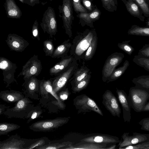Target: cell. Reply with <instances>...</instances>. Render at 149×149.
Here are the masks:
<instances>
[{"label": "cell", "instance_id": "680465c9", "mask_svg": "<svg viewBox=\"0 0 149 149\" xmlns=\"http://www.w3.org/2000/svg\"><path fill=\"white\" fill-rule=\"evenodd\" d=\"M91 1H93V0H90Z\"/></svg>", "mask_w": 149, "mask_h": 149}, {"label": "cell", "instance_id": "7402d4cb", "mask_svg": "<svg viewBox=\"0 0 149 149\" xmlns=\"http://www.w3.org/2000/svg\"><path fill=\"white\" fill-rule=\"evenodd\" d=\"M90 69L84 65L77 68L69 80L72 89L79 82L83 80L88 74Z\"/></svg>", "mask_w": 149, "mask_h": 149}, {"label": "cell", "instance_id": "4316f807", "mask_svg": "<svg viewBox=\"0 0 149 149\" xmlns=\"http://www.w3.org/2000/svg\"><path fill=\"white\" fill-rule=\"evenodd\" d=\"M108 145L81 142L75 145L72 144L65 149H106Z\"/></svg>", "mask_w": 149, "mask_h": 149}, {"label": "cell", "instance_id": "6f0895ef", "mask_svg": "<svg viewBox=\"0 0 149 149\" xmlns=\"http://www.w3.org/2000/svg\"><path fill=\"white\" fill-rule=\"evenodd\" d=\"M50 1H52L53 0H49Z\"/></svg>", "mask_w": 149, "mask_h": 149}, {"label": "cell", "instance_id": "1f68e13d", "mask_svg": "<svg viewBox=\"0 0 149 149\" xmlns=\"http://www.w3.org/2000/svg\"><path fill=\"white\" fill-rule=\"evenodd\" d=\"M72 143L70 142H65L62 143H51L38 147L36 149H65L72 145Z\"/></svg>", "mask_w": 149, "mask_h": 149}, {"label": "cell", "instance_id": "ba28073f", "mask_svg": "<svg viewBox=\"0 0 149 149\" xmlns=\"http://www.w3.org/2000/svg\"><path fill=\"white\" fill-rule=\"evenodd\" d=\"M78 64L74 59L70 65L65 71L52 79V86L54 92L57 93L66 85L78 68Z\"/></svg>", "mask_w": 149, "mask_h": 149}, {"label": "cell", "instance_id": "681fc988", "mask_svg": "<svg viewBox=\"0 0 149 149\" xmlns=\"http://www.w3.org/2000/svg\"><path fill=\"white\" fill-rule=\"evenodd\" d=\"M40 3L39 0H25L24 1V3L32 7L39 4Z\"/></svg>", "mask_w": 149, "mask_h": 149}, {"label": "cell", "instance_id": "484cf974", "mask_svg": "<svg viewBox=\"0 0 149 149\" xmlns=\"http://www.w3.org/2000/svg\"><path fill=\"white\" fill-rule=\"evenodd\" d=\"M72 45V43L70 42V39L65 40L54 49L51 57L53 58H62L67 55Z\"/></svg>", "mask_w": 149, "mask_h": 149}, {"label": "cell", "instance_id": "836d02e7", "mask_svg": "<svg viewBox=\"0 0 149 149\" xmlns=\"http://www.w3.org/2000/svg\"><path fill=\"white\" fill-rule=\"evenodd\" d=\"M133 61L137 65L149 71V58L138 54L134 56Z\"/></svg>", "mask_w": 149, "mask_h": 149}, {"label": "cell", "instance_id": "d590c367", "mask_svg": "<svg viewBox=\"0 0 149 149\" xmlns=\"http://www.w3.org/2000/svg\"><path fill=\"white\" fill-rule=\"evenodd\" d=\"M43 50L45 53V56L51 57L54 50V45L52 40L47 39L43 42Z\"/></svg>", "mask_w": 149, "mask_h": 149}, {"label": "cell", "instance_id": "ab89813d", "mask_svg": "<svg viewBox=\"0 0 149 149\" xmlns=\"http://www.w3.org/2000/svg\"><path fill=\"white\" fill-rule=\"evenodd\" d=\"M72 6L78 14L81 13H90L81 4V0H72Z\"/></svg>", "mask_w": 149, "mask_h": 149}, {"label": "cell", "instance_id": "91938a15", "mask_svg": "<svg viewBox=\"0 0 149 149\" xmlns=\"http://www.w3.org/2000/svg\"><path fill=\"white\" fill-rule=\"evenodd\" d=\"M133 0V1H134V0Z\"/></svg>", "mask_w": 149, "mask_h": 149}, {"label": "cell", "instance_id": "83f0119b", "mask_svg": "<svg viewBox=\"0 0 149 149\" xmlns=\"http://www.w3.org/2000/svg\"><path fill=\"white\" fill-rule=\"evenodd\" d=\"M130 65L129 61L125 60L123 65L116 69H115L108 78L107 82L116 80L121 76L126 71Z\"/></svg>", "mask_w": 149, "mask_h": 149}, {"label": "cell", "instance_id": "ac0fdd59", "mask_svg": "<svg viewBox=\"0 0 149 149\" xmlns=\"http://www.w3.org/2000/svg\"><path fill=\"white\" fill-rule=\"evenodd\" d=\"M17 135L11 136L6 140L0 142V149H24L26 141Z\"/></svg>", "mask_w": 149, "mask_h": 149}, {"label": "cell", "instance_id": "5b68a950", "mask_svg": "<svg viewBox=\"0 0 149 149\" xmlns=\"http://www.w3.org/2000/svg\"><path fill=\"white\" fill-rule=\"evenodd\" d=\"M70 117H59L40 120L32 123L29 129L35 132H49L62 126L69 121Z\"/></svg>", "mask_w": 149, "mask_h": 149}, {"label": "cell", "instance_id": "f6af8a7d", "mask_svg": "<svg viewBox=\"0 0 149 149\" xmlns=\"http://www.w3.org/2000/svg\"><path fill=\"white\" fill-rule=\"evenodd\" d=\"M138 124L141 126V130L149 132V117L142 119Z\"/></svg>", "mask_w": 149, "mask_h": 149}, {"label": "cell", "instance_id": "cb8c5ba5", "mask_svg": "<svg viewBox=\"0 0 149 149\" xmlns=\"http://www.w3.org/2000/svg\"><path fill=\"white\" fill-rule=\"evenodd\" d=\"M24 97L23 93L18 91L6 90L0 92V98L8 103L16 102Z\"/></svg>", "mask_w": 149, "mask_h": 149}, {"label": "cell", "instance_id": "6da1fadb", "mask_svg": "<svg viewBox=\"0 0 149 149\" xmlns=\"http://www.w3.org/2000/svg\"><path fill=\"white\" fill-rule=\"evenodd\" d=\"M96 33L94 29L86 30L76 36L72 43L70 55L77 61L83 59Z\"/></svg>", "mask_w": 149, "mask_h": 149}, {"label": "cell", "instance_id": "c3c4849f", "mask_svg": "<svg viewBox=\"0 0 149 149\" xmlns=\"http://www.w3.org/2000/svg\"><path fill=\"white\" fill-rule=\"evenodd\" d=\"M84 7L89 11H93L96 8L90 0H81Z\"/></svg>", "mask_w": 149, "mask_h": 149}, {"label": "cell", "instance_id": "ee69618b", "mask_svg": "<svg viewBox=\"0 0 149 149\" xmlns=\"http://www.w3.org/2000/svg\"><path fill=\"white\" fill-rule=\"evenodd\" d=\"M32 36L34 38L37 39L38 41L40 40L38 29V24L37 19L35 21L33 24L32 29Z\"/></svg>", "mask_w": 149, "mask_h": 149}, {"label": "cell", "instance_id": "e0dca14e", "mask_svg": "<svg viewBox=\"0 0 149 149\" xmlns=\"http://www.w3.org/2000/svg\"><path fill=\"white\" fill-rule=\"evenodd\" d=\"M116 92L118 100L122 106L123 118L125 122H130L131 119V108L128 96L123 90L116 88Z\"/></svg>", "mask_w": 149, "mask_h": 149}, {"label": "cell", "instance_id": "74e56055", "mask_svg": "<svg viewBox=\"0 0 149 149\" xmlns=\"http://www.w3.org/2000/svg\"><path fill=\"white\" fill-rule=\"evenodd\" d=\"M50 140L46 137H43L37 139L29 147L25 148L26 149H36V148L50 143Z\"/></svg>", "mask_w": 149, "mask_h": 149}, {"label": "cell", "instance_id": "30bf717a", "mask_svg": "<svg viewBox=\"0 0 149 149\" xmlns=\"http://www.w3.org/2000/svg\"><path fill=\"white\" fill-rule=\"evenodd\" d=\"M124 56L123 54L116 52L111 54L107 57L102 71V80L103 82L107 81L108 77L115 68L122 62Z\"/></svg>", "mask_w": 149, "mask_h": 149}, {"label": "cell", "instance_id": "9f6ffc18", "mask_svg": "<svg viewBox=\"0 0 149 149\" xmlns=\"http://www.w3.org/2000/svg\"><path fill=\"white\" fill-rule=\"evenodd\" d=\"M146 149H149V146L146 148Z\"/></svg>", "mask_w": 149, "mask_h": 149}, {"label": "cell", "instance_id": "f1b7e54d", "mask_svg": "<svg viewBox=\"0 0 149 149\" xmlns=\"http://www.w3.org/2000/svg\"><path fill=\"white\" fill-rule=\"evenodd\" d=\"M127 33L129 35L149 36V27L134 25L129 29Z\"/></svg>", "mask_w": 149, "mask_h": 149}, {"label": "cell", "instance_id": "b9f144b4", "mask_svg": "<svg viewBox=\"0 0 149 149\" xmlns=\"http://www.w3.org/2000/svg\"><path fill=\"white\" fill-rule=\"evenodd\" d=\"M146 17H149V6L146 0H134Z\"/></svg>", "mask_w": 149, "mask_h": 149}, {"label": "cell", "instance_id": "2e32d148", "mask_svg": "<svg viewBox=\"0 0 149 149\" xmlns=\"http://www.w3.org/2000/svg\"><path fill=\"white\" fill-rule=\"evenodd\" d=\"M120 141L118 137L109 135L99 134L85 137L80 140L84 142L116 144Z\"/></svg>", "mask_w": 149, "mask_h": 149}, {"label": "cell", "instance_id": "4dcf8cb0", "mask_svg": "<svg viewBox=\"0 0 149 149\" xmlns=\"http://www.w3.org/2000/svg\"><path fill=\"white\" fill-rule=\"evenodd\" d=\"M97 44V37L96 33L94 35L91 44L86 52L83 59L88 61L91 59L95 53Z\"/></svg>", "mask_w": 149, "mask_h": 149}, {"label": "cell", "instance_id": "8992f818", "mask_svg": "<svg viewBox=\"0 0 149 149\" xmlns=\"http://www.w3.org/2000/svg\"><path fill=\"white\" fill-rule=\"evenodd\" d=\"M72 7V0H63L62 5L58 7L59 16L62 18L65 33L69 38L72 36V25L74 18Z\"/></svg>", "mask_w": 149, "mask_h": 149}, {"label": "cell", "instance_id": "d6a6232c", "mask_svg": "<svg viewBox=\"0 0 149 149\" xmlns=\"http://www.w3.org/2000/svg\"><path fill=\"white\" fill-rule=\"evenodd\" d=\"M21 126L13 123H0V135H6L9 133L19 128Z\"/></svg>", "mask_w": 149, "mask_h": 149}, {"label": "cell", "instance_id": "d4e9b609", "mask_svg": "<svg viewBox=\"0 0 149 149\" xmlns=\"http://www.w3.org/2000/svg\"><path fill=\"white\" fill-rule=\"evenodd\" d=\"M124 3L128 11L132 15L144 21L145 17L142 15V11L139 9V6L133 0H121Z\"/></svg>", "mask_w": 149, "mask_h": 149}, {"label": "cell", "instance_id": "7dc6e473", "mask_svg": "<svg viewBox=\"0 0 149 149\" xmlns=\"http://www.w3.org/2000/svg\"><path fill=\"white\" fill-rule=\"evenodd\" d=\"M70 94L68 88H66L59 92L58 95L60 100L63 102L67 99Z\"/></svg>", "mask_w": 149, "mask_h": 149}, {"label": "cell", "instance_id": "603a6c76", "mask_svg": "<svg viewBox=\"0 0 149 149\" xmlns=\"http://www.w3.org/2000/svg\"><path fill=\"white\" fill-rule=\"evenodd\" d=\"M40 80L38 79L35 76H33L24 80L23 84L26 91L30 97L37 94L40 92Z\"/></svg>", "mask_w": 149, "mask_h": 149}, {"label": "cell", "instance_id": "8fae6325", "mask_svg": "<svg viewBox=\"0 0 149 149\" xmlns=\"http://www.w3.org/2000/svg\"><path fill=\"white\" fill-rule=\"evenodd\" d=\"M17 68L16 64L6 58L0 57V68L3 72V80L6 84V87L14 82H17L15 74Z\"/></svg>", "mask_w": 149, "mask_h": 149}, {"label": "cell", "instance_id": "5bb4252c", "mask_svg": "<svg viewBox=\"0 0 149 149\" xmlns=\"http://www.w3.org/2000/svg\"><path fill=\"white\" fill-rule=\"evenodd\" d=\"M6 41L11 50L17 52H22L29 45L23 37L14 33L8 34Z\"/></svg>", "mask_w": 149, "mask_h": 149}, {"label": "cell", "instance_id": "f546056e", "mask_svg": "<svg viewBox=\"0 0 149 149\" xmlns=\"http://www.w3.org/2000/svg\"><path fill=\"white\" fill-rule=\"evenodd\" d=\"M132 82L135 86L149 91V75H142L134 78Z\"/></svg>", "mask_w": 149, "mask_h": 149}, {"label": "cell", "instance_id": "44dd1931", "mask_svg": "<svg viewBox=\"0 0 149 149\" xmlns=\"http://www.w3.org/2000/svg\"><path fill=\"white\" fill-rule=\"evenodd\" d=\"M4 7L8 18L17 19L21 17L22 11L14 0H5Z\"/></svg>", "mask_w": 149, "mask_h": 149}, {"label": "cell", "instance_id": "11a10c76", "mask_svg": "<svg viewBox=\"0 0 149 149\" xmlns=\"http://www.w3.org/2000/svg\"><path fill=\"white\" fill-rule=\"evenodd\" d=\"M147 25L148 26H149V21L147 22Z\"/></svg>", "mask_w": 149, "mask_h": 149}, {"label": "cell", "instance_id": "7a4b0ae2", "mask_svg": "<svg viewBox=\"0 0 149 149\" xmlns=\"http://www.w3.org/2000/svg\"><path fill=\"white\" fill-rule=\"evenodd\" d=\"M128 97L131 108L136 112H142L149 100V91L135 86L130 88Z\"/></svg>", "mask_w": 149, "mask_h": 149}, {"label": "cell", "instance_id": "9c48e42d", "mask_svg": "<svg viewBox=\"0 0 149 149\" xmlns=\"http://www.w3.org/2000/svg\"><path fill=\"white\" fill-rule=\"evenodd\" d=\"M42 69L40 61L39 59L38 56L34 54L23 66L22 71L17 77L23 76L25 80L33 76L36 77L40 74Z\"/></svg>", "mask_w": 149, "mask_h": 149}, {"label": "cell", "instance_id": "db71d44e", "mask_svg": "<svg viewBox=\"0 0 149 149\" xmlns=\"http://www.w3.org/2000/svg\"><path fill=\"white\" fill-rule=\"evenodd\" d=\"M19 0V1L22 3H24L25 0Z\"/></svg>", "mask_w": 149, "mask_h": 149}, {"label": "cell", "instance_id": "e575fe53", "mask_svg": "<svg viewBox=\"0 0 149 149\" xmlns=\"http://www.w3.org/2000/svg\"><path fill=\"white\" fill-rule=\"evenodd\" d=\"M91 72H89L88 75L83 80L77 84L72 89V92L74 93H79L86 88L90 82L91 77Z\"/></svg>", "mask_w": 149, "mask_h": 149}, {"label": "cell", "instance_id": "4fadbf2b", "mask_svg": "<svg viewBox=\"0 0 149 149\" xmlns=\"http://www.w3.org/2000/svg\"><path fill=\"white\" fill-rule=\"evenodd\" d=\"M129 134V132H125L122 135L118 145L119 148L149 141V134L134 132L132 135Z\"/></svg>", "mask_w": 149, "mask_h": 149}, {"label": "cell", "instance_id": "f35d334b", "mask_svg": "<svg viewBox=\"0 0 149 149\" xmlns=\"http://www.w3.org/2000/svg\"><path fill=\"white\" fill-rule=\"evenodd\" d=\"M103 7L108 11L113 12L116 10L117 6L113 0H101Z\"/></svg>", "mask_w": 149, "mask_h": 149}, {"label": "cell", "instance_id": "816d5d0a", "mask_svg": "<svg viewBox=\"0 0 149 149\" xmlns=\"http://www.w3.org/2000/svg\"><path fill=\"white\" fill-rule=\"evenodd\" d=\"M116 144H112L110 146L107 147L106 149H115L116 147Z\"/></svg>", "mask_w": 149, "mask_h": 149}, {"label": "cell", "instance_id": "7bdbcfd3", "mask_svg": "<svg viewBox=\"0 0 149 149\" xmlns=\"http://www.w3.org/2000/svg\"><path fill=\"white\" fill-rule=\"evenodd\" d=\"M149 146V141L139 143L135 145H129L124 147L120 148V149H146Z\"/></svg>", "mask_w": 149, "mask_h": 149}, {"label": "cell", "instance_id": "3957f363", "mask_svg": "<svg viewBox=\"0 0 149 149\" xmlns=\"http://www.w3.org/2000/svg\"><path fill=\"white\" fill-rule=\"evenodd\" d=\"M33 102L29 98L24 97L15 102L13 107L7 109L3 113L10 118H26L35 107Z\"/></svg>", "mask_w": 149, "mask_h": 149}, {"label": "cell", "instance_id": "8d00e7d4", "mask_svg": "<svg viewBox=\"0 0 149 149\" xmlns=\"http://www.w3.org/2000/svg\"><path fill=\"white\" fill-rule=\"evenodd\" d=\"M130 40L123 41L118 44V48L129 55H131L134 50V48L129 44Z\"/></svg>", "mask_w": 149, "mask_h": 149}, {"label": "cell", "instance_id": "d6986e66", "mask_svg": "<svg viewBox=\"0 0 149 149\" xmlns=\"http://www.w3.org/2000/svg\"><path fill=\"white\" fill-rule=\"evenodd\" d=\"M74 59V58L70 55H67L61 58L59 61L50 69V74L52 76H55L58 75L70 65Z\"/></svg>", "mask_w": 149, "mask_h": 149}, {"label": "cell", "instance_id": "9a60e30c", "mask_svg": "<svg viewBox=\"0 0 149 149\" xmlns=\"http://www.w3.org/2000/svg\"><path fill=\"white\" fill-rule=\"evenodd\" d=\"M40 94L44 97L48 95L49 93L52 95L56 100L55 104L60 109H65V104L59 98L57 93L54 91L52 86V81L50 79L45 80L43 79L40 80Z\"/></svg>", "mask_w": 149, "mask_h": 149}, {"label": "cell", "instance_id": "bcb514c9", "mask_svg": "<svg viewBox=\"0 0 149 149\" xmlns=\"http://www.w3.org/2000/svg\"><path fill=\"white\" fill-rule=\"evenodd\" d=\"M138 54L149 58V43L144 45L139 50Z\"/></svg>", "mask_w": 149, "mask_h": 149}, {"label": "cell", "instance_id": "f907efd6", "mask_svg": "<svg viewBox=\"0 0 149 149\" xmlns=\"http://www.w3.org/2000/svg\"><path fill=\"white\" fill-rule=\"evenodd\" d=\"M148 111H149V101L148 102L142 110V112Z\"/></svg>", "mask_w": 149, "mask_h": 149}, {"label": "cell", "instance_id": "60d3db41", "mask_svg": "<svg viewBox=\"0 0 149 149\" xmlns=\"http://www.w3.org/2000/svg\"><path fill=\"white\" fill-rule=\"evenodd\" d=\"M42 113V110L38 107H35L34 109L29 114L26 119H29L27 122H31V120L41 116V115Z\"/></svg>", "mask_w": 149, "mask_h": 149}, {"label": "cell", "instance_id": "52a82bcc", "mask_svg": "<svg viewBox=\"0 0 149 149\" xmlns=\"http://www.w3.org/2000/svg\"><path fill=\"white\" fill-rule=\"evenodd\" d=\"M40 26L44 33L46 32L52 38L57 32V22L54 8L49 6L43 15Z\"/></svg>", "mask_w": 149, "mask_h": 149}, {"label": "cell", "instance_id": "277c9868", "mask_svg": "<svg viewBox=\"0 0 149 149\" xmlns=\"http://www.w3.org/2000/svg\"><path fill=\"white\" fill-rule=\"evenodd\" d=\"M73 104L78 114L93 111L103 116L102 111L95 101L86 94L76 96L73 100Z\"/></svg>", "mask_w": 149, "mask_h": 149}, {"label": "cell", "instance_id": "ffe728a7", "mask_svg": "<svg viewBox=\"0 0 149 149\" xmlns=\"http://www.w3.org/2000/svg\"><path fill=\"white\" fill-rule=\"evenodd\" d=\"M100 15V11L96 8L90 13H79L77 15V17L79 18L80 22L82 26L86 25L93 28V22L99 19Z\"/></svg>", "mask_w": 149, "mask_h": 149}, {"label": "cell", "instance_id": "7c38bea8", "mask_svg": "<svg viewBox=\"0 0 149 149\" xmlns=\"http://www.w3.org/2000/svg\"><path fill=\"white\" fill-rule=\"evenodd\" d=\"M102 103L112 116L120 117L121 109L117 98L111 91L107 90L105 91L102 95Z\"/></svg>", "mask_w": 149, "mask_h": 149}, {"label": "cell", "instance_id": "f5cc1de1", "mask_svg": "<svg viewBox=\"0 0 149 149\" xmlns=\"http://www.w3.org/2000/svg\"><path fill=\"white\" fill-rule=\"evenodd\" d=\"M117 6L118 5V2L117 0H113Z\"/></svg>", "mask_w": 149, "mask_h": 149}]
</instances>
